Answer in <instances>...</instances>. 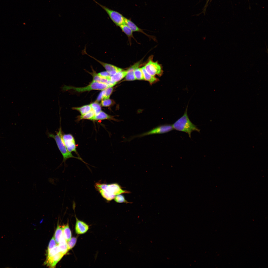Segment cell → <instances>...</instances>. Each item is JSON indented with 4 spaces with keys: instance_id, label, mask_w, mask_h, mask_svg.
I'll return each mask as SVG.
<instances>
[{
    "instance_id": "30bf717a",
    "label": "cell",
    "mask_w": 268,
    "mask_h": 268,
    "mask_svg": "<svg viewBox=\"0 0 268 268\" xmlns=\"http://www.w3.org/2000/svg\"><path fill=\"white\" fill-rule=\"evenodd\" d=\"M76 222L75 226L76 233L78 234L86 233L89 229V226L84 222L79 220L75 215Z\"/></svg>"
},
{
    "instance_id": "ffe728a7",
    "label": "cell",
    "mask_w": 268,
    "mask_h": 268,
    "mask_svg": "<svg viewBox=\"0 0 268 268\" xmlns=\"http://www.w3.org/2000/svg\"><path fill=\"white\" fill-rule=\"evenodd\" d=\"M63 235L67 241L69 240L71 238L72 234L69 228L68 222L66 225L62 226Z\"/></svg>"
},
{
    "instance_id": "484cf974",
    "label": "cell",
    "mask_w": 268,
    "mask_h": 268,
    "mask_svg": "<svg viewBox=\"0 0 268 268\" xmlns=\"http://www.w3.org/2000/svg\"><path fill=\"white\" fill-rule=\"evenodd\" d=\"M92 109L94 111L95 115L98 114L101 111L100 105L96 101L90 104Z\"/></svg>"
},
{
    "instance_id": "83f0119b",
    "label": "cell",
    "mask_w": 268,
    "mask_h": 268,
    "mask_svg": "<svg viewBox=\"0 0 268 268\" xmlns=\"http://www.w3.org/2000/svg\"><path fill=\"white\" fill-rule=\"evenodd\" d=\"M77 238L76 237H73L67 241V243L68 250L72 248L75 245L77 242Z\"/></svg>"
},
{
    "instance_id": "2e32d148",
    "label": "cell",
    "mask_w": 268,
    "mask_h": 268,
    "mask_svg": "<svg viewBox=\"0 0 268 268\" xmlns=\"http://www.w3.org/2000/svg\"><path fill=\"white\" fill-rule=\"evenodd\" d=\"M127 73V70L123 69L111 76L110 80L113 82L117 83L125 77Z\"/></svg>"
},
{
    "instance_id": "1f68e13d",
    "label": "cell",
    "mask_w": 268,
    "mask_h": 268,
    "mask_svg": "<svg viewBox=\"0 0 268 268\" xmlns=\"http://www.w3.org/2000/svg\"><path fill=\"white\" fill-rule=\"evenodd\" d=\"M98 74L102 77L110 80L111 75L106 71L100 72L98 73Z\"/></svg>"
},
{
    "instance_id": "4fadbf2b",
    "label": "cell",
    "mask_w": 268,
    "mask_h": 268,
    "mask_svg": "<svg viewBox=\"0 0 268 268\" xmlns=\"http://www.w3.org/2000/svg\"><path fill=\"white\" fill-rule=\"evenodd\" d=\"M142 61V60H140L136 62L127 70V74L125 76L126 80L130 81L136 80L134 74V70L136 68L139 67Z\"/></svg>"
},
{
    "instance_id": "6da1fadb",
    "label": "cell",
    "mask_w": 268,
    "mask_h": 268,
    "mask_svg": "<svg viewBox=\"0 0 268 268\" xmlns=\"http://www.w3.org/2000/svg\"><path fill=\"white\" fill-rule=\"evenodd\" d=\"M95 187L103 198L108 201L114 199L117 195L130 193L122 189L121 186L116 183L107 184L97 182L95 184Z\"/></svg>"
},
{
    "instance_id": "603a6c76",
    "label": "cell",
    "mask_w": 268,
    "mask_h": 268,
    "mask_svg": "<svg viewBox=\"0 0 268 268\" xmlns=\"http://www.w3.org/2000/svg\"><path fill=\"white\" fill-rule=\"evenodd\" d=\"M63 234L62 226L58 225L54 235L55 240L57 245L59 244L60 239Z\"/></svg>"
},
{
    "instance_id": "4316f807",
    "label": "cell",
    "mask_w": 268,
    "mask_h": 268,
    "mask_svg": "<svg viewBox=\"0 0 268 268\" xmlns=\"http://www.w3.org/2000/svg\"><path fill=\"white\" fill-rule=\"evenodd\" d=\"M59 252L58 245L50 250L47 251L46 258L52 257Z\"/></svg>"
},
{
    "instance_id": "8fae6325",
    "label": "cell",
    "mask_w": 268,
    "mask_h": 268,
    "mask_svg": "<svg viewBox=\"0 0 268 268\" xmlns=\"http://www.w3.org/2000/svg\"><path fill=\"white\" fill-rule=\"evenodd\" d=\"M92 68V72H89L93 76V81L98 82L104 83L107 85L109 87H112L115 85L117 83L113 82L107 79L103 78L99 76L98 73Z\"/></svg>"
},
{
    "instance_id": "44dd1931",
    "label": "cell",
    "mask_w": 268,
    "mask_h": 268,
    "mask_svg": "<svg viewBox=\"0 0 268 268\" xmlns=\"http://www.w3.org/2000/svg\"><path fill=\"white\" fill-rule=\"evenodd\" d=\"M72 109L79 111L81 115L86 113L92 109L90 104L85 105L80 107H73Z\"/></svg>"
},
{
    "instance_id": "f1b7e54d",
    "label": "cell",
    "mask_w": 268,
    "mask_h": 268,
    "mask_svg": "<svg viewBox=\"0 0 268 268\" xmlns=\"http://www.w3.org/2000/svg\"><path fill=\"white\" fill-rule=\"evenodd\" d=\"M114 201L116 202L119 203H129L126 200L125 197L121 194L116 195L114 198Z\"/></svg>"
},
{
    "instance_id": "9a60e30c",
    "label": "cell",
    "mask_w": 268,
    "mask_h": 268,
    "mask_svg": "<svg viewBox=\"0 0 268 268\" xmlns=\"http://www.w3.org/2000/svg\"><path fill=\"white\" fill-rule=\"evenodd\" d=\"M59 252L65 255L68 251L67 241L63 234L58 244Z\"/></svg>"
},
{
    "instance_id": "d6a6232c",
    "label": "cell",
    "mask_w": 268,
    "mask_h": 268,
    "mask_svg": "<svg viewBox=\"0 0 268 268\" xmlns=\"http://www.w3.org/2000/svg\"><path fill=\"white\" fill-rule=\"evenodd\" d=\"M210 0H207L206 3L204 5V7L203 8V12L204 13H205L206 12V8L208 5V3L209 2V1Z\"/></svg>"
},
{
    "instance_id": "3957f363",
    "label": "cell",
    "mask_w": 268,
    "mask_h": 268,
    "mask_svg": "<svg viewBox=\"0 0 268 268\" xmlns=\"http://www.w3.org/2000/svg\"><path fill=\"white\" fill-rule=\"evenodd\" d=\"M56 132V134L49 133L48 135L49 137L53 138L55 140L58 147L63 156V162H65L67 159L70 158H76L81 160V159L79 157L74 156L67 149L62 138L63 134L61 127H60L58 131Z\"/></svg>"
},
{
    "instance_id": "8992f818",
    "label": "cell",
    "mask_w": 268,
    "mask_h": 268,
    "mask_svg": "<svg viewBox=\"0 0 268 268\" xmlns=\"http://www.w3.org/2000/svg\"><path fill=\"white\" fill-rule=\"evenodd\" d=\"M93 0L105 11L111 20L116 26L119 27L125 24L126 18L121 14L101 4L95 0Z\"/></svg>"
},
{
    "instance_id": "9c48e42d",
    "label": "cell",
    "mask_w": 268,
    "mask_h": 268,
    "mask_svg": "<svg viewBox=\"0 0 268 268\" xmlns=\"http://www.w3.org/2000/svg\"><path fill=\"white\" fill-rule=\"evenodd\" d=\"M84 52H85V54H86L91 57L100 63L105 68L106 71L109 73L111 76L114 74L119 71L123 70L122 68L114 65L99 61L94 57L89 55L85 51Z\"/></svg>"
},
{
    "instance_id": "52a82bcc",
    "label": "cell",
    "mask_w": 268,
    "mask_h": 268,
    "mask_svg": "<svg viewBox=\"0 0 268 268\" xmlns=\"http://www.w3.org/2000/svg\"><path fill=\"white\" fill-rule=\"evenodd\" d=\"M153 59L152 56L149 58L144 66L145 69L149 73L153 76H161L163 73L162 66L157 62L154 61Z\"/></svg>"
},
{
    "instance_id": "5b68a950",
    "label": "cell",
    "mask_w": 268,
    "mask_h": 268,
    "mask_svg": "<svg viewBox=\"0 0 268 268\" xmlns=\"http://www.w3.org/2000/svg\"><path fill=\"white\" fill-rule=\"evenodd\" d=\"M173 129L172 125L164 124L158 126L148 132L133 136L128 139L130 141L136 137H141L146 135L157 134H163L169 132Z\"/></svg>"
},
{
    "instance_id": "e0dca14e",
    "label": "cell",
    "mask_w": 268,
    "mask_h": 268,
    "mask_svg": "<svg viewBox=\"0 0 268 268\" xmlns=\"http://www.w3.org/2000/svg\"><path fill=\"white\" fill-rule=\"evenodd\" d=\"M105 119L115 120V119L114 118L113 116L109 115L102 111H101L98 114L96 115L90 120L95 121Z\"/></svg>"
},
{
    "instance_id": "d4e9b609",
    "label": "cell",
    "mask_w": 268,
    "mask_h": 268,
    "mask_svg": "<svg viewBox=\"0 0 268 268\" xmlns=\"http://www.w3.org/2000/svg\"><path fill=\"white\" fill-rule=\"evenodd\" d=\"M95 115L94 111L92 109L90 111L83 115L79 116L78 119L79 120L83 119L90 120Z\"/></svg>"
},
{
    "instance_id": "7c38bea8",
    "label": "cell",
    "mask_w": 268,
    "mask_h": 268,
    "mask_svg": "<svg viewBox=\"0 0 268 268\" xmlns=\"http://www.w3.org/2000/svg\"><path fill=\"white\" fill-rule=\"evenodd\" d=\"M64 255L59 252L52 257L46 258L44 264L50 268H54Z\"/></svg>"
},
{
    "instance_id": "f546056e",
    "label": "cell",
    "mask_w": 268,
    "mask_h": 268,
    "mask_svg": "<svg viewBox=\"0 0 268 268\" xmlns=\"http://www.w3.org/2000/svg\"><path fill=\"white\" fill-rule=\"evenodd\" d=\"M113 103L112 100L110 99H108L103 100H101V104L104 107H108L111 105Z\"/></svg>"
},
{
    "instance_id": "277c9868",
    "label": "cell",
    "mask_w": 268,
    "mask_h": 268,
    "mask_svg": "<svg viewBox=\"0 0 268 268\" xmlns=\"http://www.w3.org/2000/svg\"><path fill=\"white\" fill-rule=\"evenodd\" d=\"M109 87L106 84L92 81L90 84L85 87H76L64 85L61 87V89L63 92L72 90L77 92H81L94 90H102Z\"/></svg>"
},
{
    "instance_id": "cb8c5ba5",
    "label": "cell",
    "mask_w": 268,
    "mask_h": 268,
    "mask_svg": "<svg viewBox=\"0 0 268 268\" xmlns=\"http://www.w3.org/2000/svg\"><path fill=\"white\" fill-rule=\"evenodd\" d=\"M134 74L136 79L144 80L143 75L141 68L139 67L136 68L134 70Z\"/></svg>"
},
{
    "instance_id": "ba28073f",
    "label": "cell",
    "mask_w": 268,
    "mask_h": 268,
    "mask_svg": "<svg viewBox=\"0 0 268 268\" xmlns=\"http://www.w3.org/2000/svg\"><path fill=\"white\" fill-rule=\"evenodd\" d=\"M62 137L67 150L70 152H74L77 153L75 140L73 136L70 134H64Z\"/></svg>"
},
{
    "instance_id": "d6986e66",
    "label": "cell",
    "mask_w": 268,
    "mask_h": 268,
    "mask_svg": "<svg viewBox=\"0 0 268 268\" xmlns=\"http://www.w3.org/2000/svg\"><path fill=\"white\" fill-rule=\"evenodd\" d=\"M144 80L151 84L154 83L158 80V79L146 71L144 66L141 68Z\"/></svg>"
},
{
    "instance_id": "7402d4cb",
    "label": "cell",
    "mask_w": 268,
    "mask_h": 268,
    "mask_svg": "<svg viewBox=\"0 0 268 268\" xmlns=\"http://www.w3.org/2000/svg\"><path fill=\"white\" fill-rule=\"evenodd\" d=\"M119 27L129 38H134L133 35V32L127 25L125 24L121 25Z\"/></svg>"
},
{
    "instance_id": "7a4b0ae2",
    "label": "cell",
    "mask_w": 268,
    "mask_h": 268,
    "mask_svg": "<svg viewBox=\"0 0 268 268\" xmlns=\"http://www.w3.org/2000/svg\"><path fill=\"white\" fill-rule=\"evenodd\" d=\"M188 106L183 115L172 125L173 129L187 133L191 138L192 132L196 131L200 133V130L193 124L189 119L187 115Z\"/></svg>"
},
{
    "instance_id": "4dcf8cb0",
    "label": "cell",
    "mask_w": 268,
    "mask_h": 268,
    "mask_svg": "<svg viewBox=\"0 0 268 268\" xmlns=\"http://www.w3.org/2000/svg\"><path fill=\"white\" fill-rule=\"evenodd\" d=\"M57 245L54 236L52 238L50 241L48 247L47 251L53 248Z\"/></svg>"
},
{
    "instance_id": "5bb4252c",
    "label": "cell",
    "mask_w": 268,
    "mask_h": 268,
    "mask_svg": "<svg viewBox=\"0 0 268 268\" xmlns=\"http://www.w3.org/2000/svg\"><path fill=\"white\" fill-rule=\"evenodd\" d=\"M113 90L112 87H109L102 90L98 96L97 101H99L103 100L109 99Z\"/></svg>"
},
{
    "instance_id": "ac0fdd59",
    "label": "cell",
    "mask_w": 268,
    "mask_h": 268,
    "mask_svg": "<svg viewBox=\"0 0 268 268\" xmlns=\"http://www.w3.org/2000/svg\"><path fill=\"white\" fill-rule=\"evenodd\" d=\"M125 24L127 25L132 30L133 32H140L143 33L147 36H150L145 33L143 30L138 27L134 23L130 20L126 18Z\"/></svg>"
}]
</instances>
